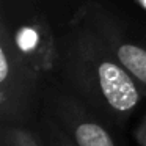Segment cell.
<instances>
[{
    "instance_id": "obj_1",
    "label": "cell",
    "mask_w": 146,
    "mask_h": 146,
    "mask_svg": "<svg viewBox=\"0 0 146 146\" xmlns=\"http://www.w3.org/2000/svg\"><path fill=\"white\" fill-rule=\"evenodd\" d=\"M54 27V74L113 127H124L146 98L141 88L76 11Z\"/></svg>"
},
{
    "instance_id": "obj_2",
    "label": "cell",
    "mask_w": 146,
    "mask_h": 146,
    "mask_svg": "<svg viewBox=\"0 0 146 146\" xmlns=\"http://www.w3.org/2000/svg\"><path fill=\"white\" fill-rule=\"evenodd\" d=\"M41 111L60 124L77 146H119L113 126L54 72L44 79Z\"/></svg>"
},
{
    "instance_id": "obj_3",
    "label": "cell",
    "mask_w": 146,
    "mask_h": 146,
    "mask_svg": "<svg viewBox=\"0 0 146 146\" xmlns=\"http://www.w3.org/2000/svg\"><path fill=\"white\" fill-rule=\"evenodd\" d=\"M44 79L0 35V124H35L41 110Z\"/></svg>"
},
{
    "instance_id": "obj_4",
    "label": "cell",
    "mask_w": 146,
    "mask_h": 146,
    "mask_svg": "<svg viewBox=\"0 0 146 146\" xmlns=\"http://www.w3.org/2000/svg\"><path fill=\"white\" fill-rule=\"evenodd\" d=\"M74 11L146 96V39L140 38L116 11L101 0H83Z\"/></svg>"
},
{
    "instance_id": "obj_5",
    "label": "cell",
    "mask_w": 146,
    "mask_h": 146,
    "mask_svg": "<svg viewBox=\"0 0 146 146\" xmlns=\"http://www.w3.org/2000/svg\"><path fill=\"white\" fill-rule=\"evenodd\" d=\"M0 35L10 41L14 52L42 76L54 72L57 38L55 27L44 7L16 17L0 16Z\"/></svg>"
},
{
    "instance_id": "obj_6",
    "label": "cell",
    "mask_w": 146,
    "mask_h": 146,
    "mask_svg": "<svg viewBox=\"0 0 146 146\" xmlns=\"http://www.w3.org/2000/svg\"><path fill=\"white\" fill-rule=\"evenodd\" d=\"M32 127L39 137L42 146H77L72 138L60 127V124L55 123L47 113L41 110Z\"/></svg>"
},
{
    "instance_id": "obj_7",
    "label": "cell",
    "mask_w": 146,
    "mask_h": 146,
    "mask_svg": "<svg viewBox=\"0 0 146 146\" xmlns=\"http://www.w3.org/2000/svg\"><path fill=\"white\" fill-rule=\"evenodd\" d=\"M0 146H42L32 126L0 124Z\"/></svg>"
},
{
    "instance_id": "obj_8",
    "label": "cell",
    "mask_w": 146,
    "mask_h": 146,
    "mask_svg": "<svg viewBox=\"0 0 146 146\" xmlns=\"http://www.w3.org/2000/svg\"><path fill=\"white\" fill-rule=\"evenodd\" d=\"M133 138H135L138 146H146V115L133 129Z\"/></svg>"
},
{
    "instance_id": "obj_9",
    "label": "cell",
    "mask_w": 146,
    "mask_h": 146,
    "mask_svg": "<svg viewBox=\"0 0 146 146\" xmlns=\"http://www.w3.org/2000/svg\"><path fill=\"white\" fill-rule=\"evenodd\" d=\"M132 2L145 13V17H146V0H132Z\"/></svg>"
}]
</instances>
